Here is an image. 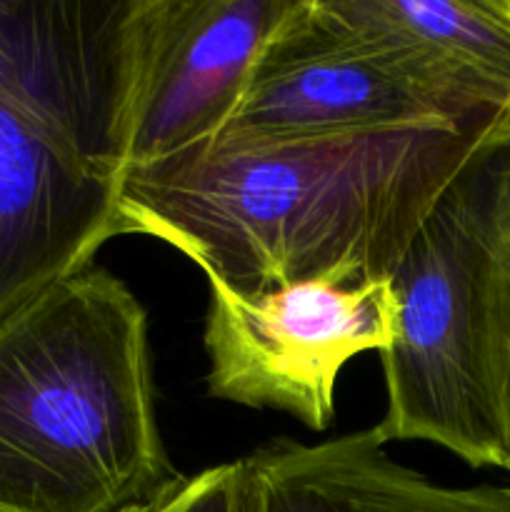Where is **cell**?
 I'll use <instances>...</instances> for the list:
<instances>
[{
	"mask_svg": "<svg viewBox=\"0 0 510 512\" xmlns=\"http://www.w3.org/2000/svg\"><path fill=\"white\" fill-rule=\"evenodd\" d=\"M500 123L208 145L120 178V235H150L243 295L390 278Z\"/></svg>",
	"mask_w": 510,
	"mask_h": 512,
	"instance_id": "6da1fadb",
	"label": "cell"
},
{
	"mask_svg": "<svg viewBox=\"0 0 510 512\" xmlns=\"http://www.w3.org/2000/svg\"><path fill=\"white\" fill-rule=\"evenodd\" d=\"M180 475L118 275L88 265L0 320V512H125Z\"/></svg>",
	"mask_w": 510,
	"mask_h": 512,
	"instance_id": "7a4b0ae2",
	"label": "cell"
},
{
	"mask_svg": "<svg viewBox=\"0 0 510 512\" xmlns=\"http://www.w3.org/2000/svg\"><path fill=\"white\" fill-rule=\"evenodd\" d=\"M478 153L390 275L398 330L380 353L385 415L373 430L383 445L423 440L475 470H505Z\"/></svg>",
	"mask_w": 510,
	"mask_h": 512,
	"instance_id": "3957f363",
	"label": "cell"
},
{
	"mask_svg": "<svg viewBox=\"0 0 510 512\" xmlns=\"http://www.w3.org/2000/svg\"><path fill=\"white\" fill-rule=\"evenodd\" d=\"M203 345L210 398L295 415L313 433L335 418L340 370L360 353H383L398 330L390 278H318L243 295L208 280Z\"/></svg>",
	"mask_w": 510,
	"mask_h": 512,
	"instance_id": "277c9868",
	"label": "cell"
},
{
	"mask_svg": "<svg viewBox=\"0 0 510 512\" xmlns=\"http://www.w3.org/2000/svg\"><path fill=\"white\" fill-rule=\"evenodd\" d=\"M148 0H0V88L80 165L120 180Z\"/></svg>",
	"mask_w": 510,
	"mask_h": 512,
	"instance_id": "5b68a950",
	"label": "cell"
},
{
	"mask_svg": "<svg viewBox=\"0 0 510 512\" xmlns=\"http://www.w3.org/2000/svg\"><path fill=\"white\" fill-rule=\"evenodd\" d=\"M480 125L493 123L455 120L408 80L333 33L315 0H293L255 58L243 95L213 145L260 148Z\"/></svg>",
	"mask_w": 510,
	"mask_h": 512,
	"instance_id": "8992f818",
	"label": "cell"
},
{
	"mask_svg": "<svg viewBox=\"0 0 510 512\" xmlns=\"http://www.w3.org/2000/svg\"><path fill=\"white\" fill-rule=\"evenodd\" d=\"M293 0H148L125 173L218 140Z\"/></svg>",
	"mask_w": 510,
	"mask_h": 512,
	"instance_id": "52a82bcc",
	"label": "cell"
},
{
	"mask_svg": "<svg viewBox=\"0 0 510 512\" xmlns=\"http://www.w3.org/2000/svg\"><path fill=\"white\" fill-rule=\"evenodd\" d=\"M118 190L0 88V320L93 265L120 235Z\"/></svg>",
	"mask_w": 510,
	"mask_h": 512,
	"instance_id": "ba28073f",
	"label": "cell"
},
{
	"mask_svg": "<svg viewBox=\"0 0 510 512\" xmlns=\"http://www.w3.org/2000/svg\"><path fill=\"white\" fill-rule=\"evenodd\" d=\"M315 10L460 123L510 113V0H315Z\"/></svg>",
	"mask_w": 510,
	"mask_h": 512,
	"instance_id": "9c48e42d",
	"label": "cell"
},
{
	"mask_svg": "<svg viewBox=\"0 0 510 512\" xmlns=\"http://www.w3.org/2000/svg\"><path fill=\"white\" fill-rule=\"evenodd\" d=\"M250 512H510V488H450L393 460L373 428L323 443L273 438L245 455Z\"/></svg>",
	"mask_w": 510,
	"mask_h": 512,
	"instance_id": "30bf717a",
	"label": "cell"
},
{
	"mask_svg": "<svg viewBox=\"0 0 510 512\" xmlns=\"http://www.w3.org/2000/svg\"><path fill=\"white\" fill-rule=\"evenodd\" d=\"M483 185L485 235L490 250V308H493L495 380L510 475V115L490 133L478 153Z\"/></svg>",
	"mask_w": 510,
	"mask_h": 512,
	"instance_id": "8fae6325",
	"label": "cell"
},
{
	"mask_svg": "<svg viewBox=\"0 0 510 512\" xmlns=\"http://www.w3.org/2000/svg\"><path fill=\"white\" fill-rule=\"evenodd\" d=\"M125 512H250L248 458L180 475L153 500Z\"/></svg>",
	"mask_w": 510,
	"mask_h": 512,
	"instance_id": "7c38bea8",
	"label": "cell"
}]
</instances>
